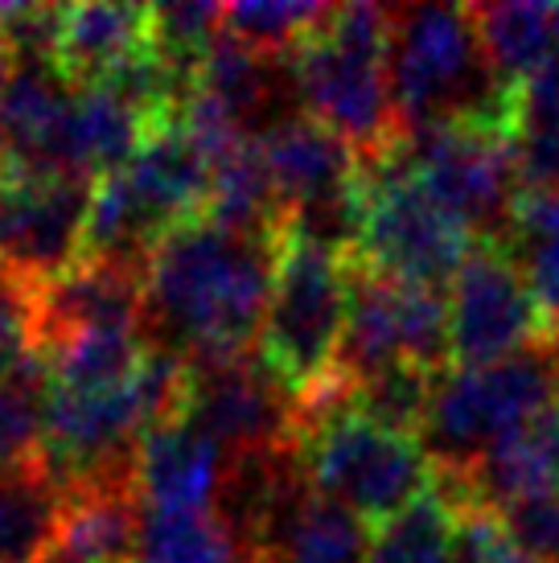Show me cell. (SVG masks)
Wrapping results in <instances>:
<instances>
[{
  "label": "cell",
  "instance_id": "ac0fdd59",
  "mask_svg": "<svg viewBox=\"0 0 559 563\" xmlns=\"http://www.w3.org/2000/svg\"><path fill=\"white\" fill-rule=\"evenodd\" d=\"M66 489L46 461L0 465V563H50L66 518Z\"/></svg>",
  "mask_w": 559,
  "mask_h": 563
},
{
  "label": "cell",
  "instance_id": "7402d4cb",
  "mask_svg": "<svg viewBox=\"0 0 559 563\" xmlns=\"http://www.w3.org/2000/svg\"><path fill=\"white\" fill-rule=\"evenodd\" d=\"M497 243L527 280L547 345L559 342V194H518Z\"/></svg>",
  "mask_w": 559,
  "mask_h": 563
},
{
  "label": "cell",
  "instance_id": "277c9868",
  "mask_svg": "<svg viewBox=\"0 0 559 563\" xmlns=\"http://www.w3.org/2000/svg\"><path fill=\"white\" fill-rule=\"evenodd\" d=\"M387 49L391 9L333 4L326 25L288 58L293 91L300 95L305 115L342 136L358 161L383 157L399 141Z\"/></svg>",
  "mask_w": 559,
  "mask_h": 563
},
{
  "label": "cell",
  "instance_id": "3957f363",
  "mask_svg": "<svg viewBox=\"0 0 559 563\" xmlns=\"http://www.w3.org/2000/svg\"><path fill=\"white\" fill-rule=\"evenodd\" d=\"M391 103L399 136L449 120H511V91L485 58L473 9L399 4L391 9Z\"/></svg>",
  "mask_w": 559,
  "mask_h": 563
},
{
  "label": "cell",
  "instance_id": "603a6c76",
  "mask_svg": "<svg viewBox=\"0 0 559 563\" xmlns=\"http://www.w3.org/2000/svg\"><path fill=\"white\" fill-rule=\"evenodd\" d=\"M132 563H243V543L218 510H144Z\"/></svg>",
  "mask_w": 559,
  "mask_h": 563
},
{
  "label": "cell",
  "instance_id": "9c48e42d",
  "mask_svg": "<svg viewBox=\"0 0 559 563\" xmlns=\"http://www.w3.org/2000/svg\"><path fill=\"white\" fill-rule=\"evenodd\" d=\"M407 165L440 210L473 239H497L506 231L518 198L506 128L490 120H449L399 136Z\"/></svg>",
  "mask_w": 559,
  "mask_h": 563
},
{
  "label": "cell",
  "instance_id": "d6986e66",
  "mask_svg": "<svg viewBox=\"0 0 559 563\" xmlns=\"http://www.w3.org/2000/svg\"><path fill=\"white\" fill-rule=\"evenodd\" d=\"M140 534L136 482H95L70 489L58 534V551L50 563H132Z\"/></svg>",
  "mask_w": 559,
  "mask_h": 563
},
{
  "label": "cell",
  "instance_id": "44dd1931",
  "mask_svg": "<svg viewBox=\"0 0 559 563\" xmlns=\"http://www.w3.org/2000/svg\"><path fill=\"white\" fill-rule=\"evenodd\" d=\"M194 87L210 99H218L222 108L239 115V124L248 128H272L284 120L280 111V99H284V82H280L276 58H264L248 49L243 42H234L231 33L222 30L210 42L206 58L198 63V75H194Z\"/></svg>",
  "mask_w": 559,
  "mask_h": 563
},
{
  "label": "cell",
  "instance_id": "ba28073f",
  "mask_svg": "<svg viewBox=\"0 0 559 563\" xmlns=\"http://www.w3.org/2000/svg\"><path fill=\"white\" fill-rule=\"evenodd\" d=\"M449 300L440 288L383 280L350 260V300L333 378L354 387L391 366L449 371Z\"/></svg>",
  "mask_w": 559,
  "mask_h": 563
},
{
  "label": "cell",
  "instance_id": "5bb4252c",
  "mask_svg": "<svg viewBox=\"0 0 559 563\" xmlns=\"http://www.w3.org/2000/svg\"><path fill=\"white\" fill-rule=\"evenodd\" d=\"M78 87L54 58H13L0 79V157L13 177L63 173L66 120Z\"/></svg>",
  "mask_w": 559,
  "mask_h": 563
},
{
  "label": "cell",
  "instance_id": "8fae6325",
  "mask_svg": "<svg viewBox=\"0 0 559 563\" xmlns=\"http://www.w3.org/2000/svg\"><path fill=\"white\" fill-rule=\"evenodd\" d=\"M544 342V321L514 255L497 239H478L449 284L452 366H490Z\"/></svg>",
  "mask_w": 559,
  "mask_h": 563
},
{
  "label": "cell",
  "instance_id": "7c38bea8",
  "mask_svg": "<svg viewBox=\"0 0 559 563\" xmlns=\"http://www.w3.org/2000/svg\"><path fill=\"white\" fill-rule=\"evenodd\" d=\"M95 181L30 173L0 189V264L33 284H54L83 264Z\"/></svg>",
  "mask_w": 559,
  "mask_h": 563
},
{
  "label": "cell",
  "instance_id": "cb8c5ba5",
  "mask_svg": "<svg viewBox=\"0 0 559 563\" xmlns=\"http://www.w3.org/2000/svg\"><path fill=\"white\" fill-rule=\"evenodd\" d=\"M50 358L37 345L30 358L17 362L13 375L0 378V465L37 461L46 449L50 420Z\"/></svg>",
  "mask_w": 559,
  "mask_h": 563
},
{
  "label": "cell",
  "instance_id": "9a60e30c",
  "mask_svg": "<svg viewBox=\"0 0 559 563\" xmlns=\"http://www.w3.org/2000/svg\"><path fill=\"white\" fill-rule=\"evenodd\" d=\"M231 461L186 416L161 423L136 449V498L144 510H215Z\"/></svg>",
  "mask_w": 559,
  "mask_h": 563
},
{
  "label": "cell",
  "instance_id": "ffe728a7",
  "mask_svg": "<svg viewBox=\"0 0 559 563\" xmlns=\"http://www.w3.org/2000/svg\"><path fill=\"white\" fill-rule=\"evenodd\" d=\"M473 25L494 75L506 87L559 63V4L544 0L473 4Z\"/></svg>",
  "mask_w": 559,
  "mask_h": 563
},
{
  "label": "cell",
  "instance_id": "7a4b0ae2",
  "mask_svg": "<svg viewBox=\"0 0 559 563\" xmlns=\"http://www.w3.org/2000/svg\"><path fill=\"white\" fill-rule=\"evenodd\" d=\"M296 407V449L309 482L342 501L366 527H387L432 489L436 465L419 437L362 416L338 378H329L321 391Z\"/></svg>",
  "mask_w": 559,
  "mask_h": 563
},
{
  "label": "cell",
  "instance_id": "f546056e",
  "mask_svg": "<svg viewBox=\"0 0 559 563\" xmlns=\"http://www.w3.org/2000/svg\"><path fill=\"white\" fill-rule=\"evenodd\" d=\"M457 515H461V522H457V563H530L506 543L494 510L465 506Z\"/></svg>",
  "mask_w": 559,
  "mask_h": 563
},
{
  "label": "cell",
  "instance_id": "4dcf8cb0",
  "mask_svg": "<svg viewBox=\"0 0 559 563\" xmlns=\"http://www.w3.org/2000/svg\"><path fill=\"white\" fill-rule=\"evenodd\" d=\"M551 350H556V362H559V342H551Z\"/></svg>",
  "mask_w": 559,
  "mask_h": 563
},
{
  "label": "cell",
  "instance_id": "d4e9b609",
  "mask_svg": "<svg viewBox=\"0 0 559 563\" xmlns=\"http://www.w3.org/2000/svg\"><path fill=\"white\" fill-rule=\"evenodd\" d=\"M329 13L333 4H313V0H248V4H222V30L255 54L288 63L326 25Z\"/></svg>",
  "mask_w": 559,
  "mask_h": 563
},
{
  "label": "cell",
  "instance_id": "8992f818",
  "mask_svg": "<svg viewBox=\"0 0 559 563\" xmlns=\"http://www.w3.org/2000/svg\"><path fill=\"white\" fill-rule=\"evenodd\" d=\"M478 239L432 202L399 141L383 157L358 161V219L350 260L383 280L440 288L452 284Z\"/></svg>",
  "mask_w": 559,
  "mask_h": 563
},
{
  "label": "cell",
  "instance_id": "5b68a950",
  "mask_svg": "<svg viewBox=\"0 0 559 563\" xmlns=\"http://www.w3.org/2000/svg\"><path fill=\"white\" fill-rule=\"evenodd\" d=\"M350 300V255L333 243L284 227L276 243V284L255 354L267 371L309 399L333 378Z\"/></svg>",
  "mask_w": 559,
  "mask_h": 563
},
{
  "label": "cell",
  "instance_id": "1f68e13d",
  "mask_svg": "<svg viewBox=\"0 0 559 563\" xmlns=\"http://www.w3.org/2000/svg\"><path fill=\"white\" fill-rule=\"evenodd\" d=\"M243 563H251V560H248V555H243Z\"/></svg>",
  "mask_w": 559,
  "mask_h": 563
},
{
  "label": "cell",
  "instance_id": "4fadbf2b",
  "mask_svg": "<svg viewBox=\"0 0 559 563\" xmlns=\"http://www.w3.org/2000/svg\"><path fill=\"white\" fill-rule=\"evenodd\" d=\"M371 548V527L321 494L309 482L305 461L280 482L243 534V555L251 563H366Z\"/></svg>",
  "mask_w": 559,
  "mask_h": 563
},
{
  "label": "cell",
  "instance_id": "52a82bcc",
  "mask_svg": "<svg viewBox=\"0 0 559 563\" xmlns=\"http://www.w3.org/2000/svg\"><path fill=\"white\" fill-rule=\"evenodd\" d=\"M556 399L559 362L547 342L490 366H452L436 378L419 444L436 473H465L494 444L551 411Z\"/></svg>",
  "mask_w": 559,
  "mask_h": 563
},
{
  "label": "cell",
  "instance_id": "2e32d148",
  "mask_svg": "<svg viewBox=\"0 0 559 563\" xmlns=\"http://www.w3.org/2000/svg\"><path fill=\"white\" fill-rule=\"evenodd\" d=\"M116 177L124 181L128 198L161 239L202 219L210 198V161L186 141V132L173 120L153 128L149 141L136 148V157L124 169H116Z\"/></svg>",
  "mask_w": 559,
  "mask_h": 563
},
{
  "label": "cell",
  "instance_id": "4316f807",
  "mask_svg": "<svg viewBox=\"0 0 559 563\" xmlns=\"http://www.w3.org/2000/svg\"><path fill=\"white\" fill-rule=\"evenodd\" d=\"M222 33V4L206 0H182V4H156L149 9V37L153 49L182 75H198V63Z\"/></svg>",
  "mask_w": 559,
  "mask_h": 563
},
{
  "label": "cell",
  "instance_id": "30bf717a",
  "mask_svg": "<svg viewBox=\"0 0 559 563\" xmlns=\"http://www.w3.org/2000/svg\"><path fill=\"white\" fill-rule=\"evenodd\" d=\"M182 416L198 423L227 453V461L296 449V432H300V407L293 391L267 371L255 350L239 358L189 366Z\"/></svg>",
  "mask_w": 559,
  "mask_h": 563
},
{
  "label": "cell",
  "instance_id": "f1b7e54d",
  "mask_svg": "<svg viewBox=\"0 0 559 563\" xmlns=\"http://www.w3.org/2000/svg\"><path fill=\"white\" fill-rule=\"evenodd\" d=\"M497 527L523 560L559 563V489L497 506Z\"/></svg>",
  "mask_w": 559,
  "mask_h": 563
},
{
  "label": "cell",
  "instance_id": "e0dca14e",
  "mask_svg": "<svg viewBox=\"0 0 559 563\" xmlns=\"http://www.w3.org/2000/svg\"><path fill=\"white\" fill-rule=\"evenodd\" d=\"M149 49V9L144 4H70L58 9L54 63L66 79L83 87L103 82Z\"/></svg>",
  "mask_w": 559,
  "mask_h": 563
},
{
  "label": "cell",
  "instance_id": "83f0119b",
  "mask_svg": "<svg viewBox=\"0 0 559 563\" xmlns=\"http://www.w3.org/2000/svg\"><path fill=\"white\" fill-rule=\"evenodd\" d=\"M42 342V284L0 264V378L30 358Z\"/></svg>",
  "mask_w": 559,
  "mask_h": 563
},
{
  "label": "cell",
  "instance_id": "484cf974",
  "mask_svg": "<svg viewBox=\"0 0 559 563\" xmlns=\"http://www.w3.org/2000/svg\"><path fill=\"white\" fill-rule=\"evenodd\" d=\"M457 506L432 482L407 515L383 527L366 563H457Z\"/></svg>",
  "mask_w": 559,
  "mask_h": 563
},
{
  "label": "cell",
  "instance_id": "6da1fadb",
  "mask_svg": "<svg viewBox=\"0 0 559 563\" xmlns=\"http://www.w3.org/2000/svg\"><path fill=\"white\" fill-rule=\"evenodd\" d=\"M276 239L194 219L144 264V338L189 366L251 354L276 284Z\"/></svg>",
  "mask_w": 559,
  "mask_h": 563
}]
</instances>
